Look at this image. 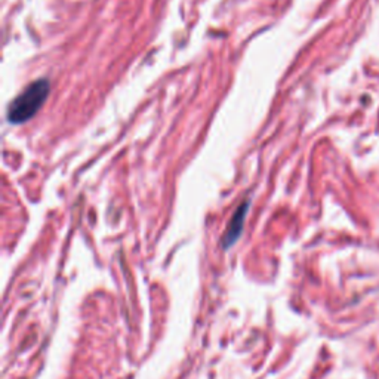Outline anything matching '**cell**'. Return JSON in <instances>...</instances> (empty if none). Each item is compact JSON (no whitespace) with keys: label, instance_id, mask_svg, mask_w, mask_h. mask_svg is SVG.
<instances>
[{"label":"cell","instance_id":"6da1fadb","mask_svg":"<svg viewBox=\"0 0 379 379\" xmlns=\"http://www.w3.org/2000/svg\"><path fill=\"white\" fill-rule=\"evenodd\" d=\"M51 90L48 79H39L30 83L23 92L15 98L8 110V120L12 125H23L32 120L43 107Z\"/></svg>","mask_w":379,"mask_h":379},{"label":"cell","instance_id":"7a4b0ae2","mask_svg":"<svg viewBox=\"0 0 379 379\" xmlns=\"http://www.w3.org/2000/svg\"><path fill=\"white\" fill-rule=\"evenodd\" d=\"M248 210H249V202L246 200V202L241 203L237 207V210L234 212V215H233L231 221L229 222V227H227V230H225L224 237H222V246L225 249H229L230 246H233L239 240L241 231H243V225H245Z\"/></svg>","mask_w":379,"mask_h":379}]
</instances>
